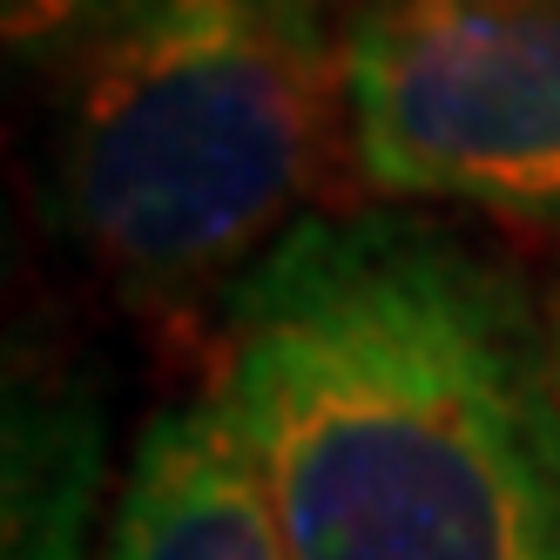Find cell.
<instances>
[{
	"label": "cell",
	"instance_id": "277c9868",
	"mask_svg": "<svg viewBox=\"0 0 560 560\" xmlns=\"http://www.w3.org/2000/svg\"><path fill=\"white\" fill-rule=\"evenodd\" d=\"M102 560H291L217 398L155 412L108 500Z\"/></svg>",
	"mask_w": 560,
	"mask_h": 560
},
{
	"label": "cell",
	"instance_id": "7a4b0ae2",
	"mask_svg": "<svg viewBox=\"0 0 560 560\" xmlns=\"http://www.w3.org/2000/svg\"><path fill=\"white\" fill-rule=\"evenodd\" d=\"M338 0H163L74 68L55 189L142 298L230 291L298 230L345 122Z\"/></svg>",
	"mask_w": 560,
	"mask_h": 560
},
{
	"label": "cell",
	"instance_id": "6da1fadb",
	"mask_svg": "<svg viewBox=\"0 0 560 560\" xmlns=\"http://www.w3.org/2000/svg\"><path fill=\"white\" fill-rule=\"evenodd\" d=\"M210 398L291 560H560L547 284L446 217L284 230L217 298Z\"/></svg>",
	"mask_w": 560,
	"mask_h": 560
},
{
	"label": "cell",
	"instance_id": "3957f363",
	"mask_svg": "<svg viewBox=\"0 0 560 560\" xmlns=\"http://www.w3.org/2000/svg\"><path fill=\"white\" fill-rule=\"evenodd\" d=\"M338 82L378 203L560 230V0H345Z\"/></svg>",
	"mask_w": 560,
	"mask_h": 560
},
{
	"label": "cell",
	"instance_id": "52a82bcc",
	"mask_svg": "<svg viewBox=\"0 0 560 560\" xmlns=\"http://www.w3.org/2000/svg\"><path fill=\"white\" fill-rule=\"evenodd\" d=\"M547 317H553V358H560V270L547 277Z\"/></svg>",
	"mask_w": 560,
	"mask_h": 560
},
{
	"label": "cell",
	"instance_id": "5b68a950",
	"mask_svg": "<svg viewBox=\"0 0 560 560\" xmlns=\"http://www.w3.org/2000/svg\"><path fill=\"white\" fill-rule=\"evenodd\" d=\"M102 472V412L82 392H14L8 412V560H82Z\"/></svg>",
	"mask_w": 560,
	"mask_h": 560
},
{
	"label": "cell",
	"instance_id": "8992f818",
	"mask_svg": "<svg viewBox=\"0 0 560 560\" xmlns=\"http://www.w3.org/2000/svg\"><path fill=\"white\" fill-rule=\"evenodd\" d=\"M163 0H0L8 55L27 68H89Z\"/></svg>",
	"mask_w": 560,
	"mask_h": 560
}]
</instances>
